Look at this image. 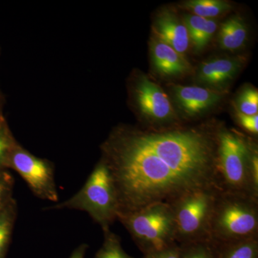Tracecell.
Wrapping results in <instances>:
<instances>
[{
  "instance_id": "5",
  "label": "cell",
  "mask_w": 258,
  "mask_h": 258,
  "mask_svg": "<svg viewBox=\"0 0 258 258\" xmlns=\"http://www.w3.org/2000/svg\"><path fill=\"white\" fill-rule=\"evenodd\" d=\"M216 168L219 189L252 196L248 165L253 143L232 131H216Z\"/></svg>"
},
{
  "instance_id": "11",
  "label": "cell",
  "mask_w": 258,
  "mask_h": 258,
  "mask_svg": "<svg viewBox=\"0 0 258 258\" xmlns=\"http://www.w3.org/2000/svg\"><path fill=\"white\" fill-rule=\"evenodd\" d=\"M153 64L159 74L165 76H181L191 72L192 68L184 55L179 53L172 47L154 39L152 42Z\"/></svg>"
},
{
  "instance_id": "8",
  "label": "cell",
  "mask_w": 258,
  "mask_h": 258,
  "mask_svg": "<svg viewBox=\"0 0 258 258\" xmlns=\"http://www.w3.org/2000/svg\"><path fill=\"white\" fill-rule=\"evenodd\" d=\"M136 98L142 114L149 120L165 122L174 118L167 94L147 77H141L136 88Z\"/></svg>"
},
{
  "instance_id": "26",
  "label": "cell",
  "mask_w": 258,
  "mask_h": 258,
  "mask_svg": "<svg viewBox=\"0 0 258 258\" xmlns=\"http://www.w3.org/2000/svg\"><path fill=\"white\" fill-rule=\"evenodd\" d=\"M4 102V96H3V93L0 91V112H2V108H3Z\"/></svg>"
},
{
  "instance_id": "2",
  "label": "cell",
  "mask_w": 258,
  "mask_h": 258,
  "mask_svg": "<svg viewBox=\"0 0 258 258\" xmlns=\"http://www.w3.org/2000/svg\"><path fill=\"white\" fill-rule=\"evenodd\" d=\"M210 237L217 244L258 238V200L243 194L219 191Z\"/></svg>"
},
{
  "instance_id": "1",
  "label": "cell",
  "mask_w": 258,
  "mask_h": 258,
  "mask_svg": "<svg viewBox=\"0 0 258 258\" xmlns=\"http://www.w3.org/2000/svg\"><path fill=\"white\" fill-rule=\"evenodd\" d=\"M101 149L114 182L118 212L169 203L195 189H220L216 132L212 129L118 127Z\"/></svg>"
},
{
  "instance_id": "13",
  "label": "cell",
  "mask_w": 258,
  "mask_h": 258,
  "mask_svg": "<svg viewBox=\"0 0 258 258\" xmlns=\"http://www.w3.org/2000/svg\"><path fill=\"white\" fill-rule=\"evenodd\" d=\"M183 22L197 52L203 50L206 47L217 30V23L212 19H205L195 15H185Z\"/></svg>"
},
{
  "instance_id": "4",
  "label": "cell",
  "mask_w": 258,
  "mask_h": 258,
  "mask_svg": "<svg viewBox=\"0 0 258 258\" xmlns=\"http://www.w3.org/2000/svg\"><path fill=\"white\" fill-rule=\"evenodd\" d=\"M117 220L144 255L176 244L174 217L168 203H154L136 211L118 212Z\"/></svg>"
},
{
  "instance_id": "20",
  "label": "cell",
  "mask_w": 258,
  "mask_h": 258,
  "mask_svg": "<svg viewBox=\"0 0 258 258\" xmlns=\"http://www.w3.org/2000/svg\"><path fill=\"white\" fill-rule=\"evenodd\" d=\"M16 142L4 115L0 112V172L8 170L5 167L7 158Z\"/></svg>"
},
{
  "instance_id": "7",
  "label": "cell",
  "mask_w": 258,
  "mask_h": 258,
  "mask_svg": "<svg viewBox=\"0 0 258 258\" xmlns=\"http://www.w3.org/2000/svg\"><path fill=\"white\" fill-rule=\"evenodd\" d=\"M5 167L16 171L37 198L58 202L55 169L50 161L35 157L16 142L8 154Z\"/></svg>"
},
{
  "instance_id": "16",
  "label": "cell",
  "mask_w": 258,
  "mask_h": 258,
  "mask_svg": "<svg viewBox=\"0 0 258 258\" xmlns=\"http://www.w3.org/2000/svg\"><path fill=\"white\" fill-rule=\"evenodd\" d=\"M217 258H258V238L217 244Z\"/></svg>"
},
{
  "instance_id": "6",
  "label": "cell",
  "mask_w": 258,
  "mask_h": 258,
  "mask_svg": "<svg viewBox=\"0 0 258 258\" xmlns=\"http://www.w3.org/2000/svg\"><path fill=\"white\" fill-rule=\"evenodd\" d=\"M220 191L215 187L195 189L168 203L174 217L176 244L210 239L212 213Z\"/></svg>"
},
{
  "instance_id": "3",
  "label": "cell",
  "mask_w": 258,
  "mask_h": 258,
  "mask_svg": "<svg viewBox=\"0 0 258 258\" xmlns=\"http://www.w3.org/2000/svg\"><path fill=\"white\" fill-rule=\"evenodd\" d=\"M50 209L86 212L102 230H109L117 220L118 203L113 178L104 161H98L79 191Z\"/></svg>"
},
{
  "instance_id": "22",
  "label": "cell",
  "mask_w": 258,
  "mask_h": 258,
  "mask_svg": "<svg viewBox=\"0 0 258 258\" xmlns=\"http://www.w3.org/2000/svg\"><path fill=\"white\" fill-rule=\"evenodd\" d=\"M15 179L8 170L0 172V212L13 199Z\"/></svg>"
},
{
  "instance_id": "17",
  "label": "cell",
  "mask_w": 258,
  "mask_h": 258,
  "mask_svg": "<svg viewBox=\"0 0 258 258\" xmlns=\"http://www.w3.org/2000/svg\"><path fill=\"white\" fill-rule=\"evenodd\" d=\"M183 6L193 15L205 19L215 18L231 9V5L222 0H190Z\"/></svg>"
},
{
  "instance_id": "19",
  "label": "cell",
  "mask_w": 258,
  "mask_h": 258,
  "mask_svg": "<svg viewBox=\"0 0 258 258\" xmlns=\"http://www.w3.org/2000/svg\"><path fill=\"white\" fill-rule=\"evenodd\" d=\"M103 232L104 240L94 258H134L125 252L118 235L110 229Z\"/></svg>"
},
{
  "instance_id": "12",
  "label": "cell",
  "mask_w": 258,
  "mask_h": 258,
  "mask_svg": "<svg viewBox=\"0 0 258 258\" xmlns=\"http://www.w3.org/2000/svg\"><path fill=\"white\" fill-rule=\"evenodd\" d=\"M242 60L239 57H225L205 61L200 64L197 78L210 86H221L235 77L242 67Z\"/></svg>"
},
{
  "instance_id": "24",
  "label": "cell",
  "mask_w": 258,
  "mask_h": 258,
  "mask_svg": "<svg viewBox=\"0 0 258 258\" xmlns=\"http://www.w3.org/2000/svg\"><path fill=\"white\" fill-rule=\"evenodd\" d=\"M143 258H180L179 245L176 244L163 250L144 254Z\"/></svg>"
},
{
  "instance_id": "25",
  "label": "cell",
  "mask_w": 258,
  "mask_h": 258,
  "mask_svg": "<svg viewBox=\"0 0 258 258\" xmlns=\"http://www.w3.org/2000/svg\"><path fill=\"white\" fill-rule=\"evenodd\" d=\"M88 249L87 244H81L73 251L69 258H85Z\"/></svg>"
},
{
  "instance_id": "18",
  "label": "cell",
  "mask_w": 258,
  "mask_h": 258,
  "mask_svg": "<svg viewBox=\"0 0 258 258\" xmlns=\"http://www.w3.org/2000/svg\"><path fill=\"white\" fill-rule=\"evenodd\" d=\"M178 245L180 258H217V244L210 239Z\"/></svg>"
},
{
  "instance_id": "15",
  "label": "cell",
  "mask_w": 258,
  "mask_h": 258,
  "mask_svg": "<svg viewBox=\"0 0 258 258\" xmlns=\"http://www.w3.org/2000/svg\"><path fill=\"white\" fill-rule=\"evenodd\" d=\"M18 212V204L14 198L0 212V258H6Z\"/></svg>"
},
{
  "instance_id": "21",
  "label": "cell",
  "mask_w": 258,
  "mask_h": 258,
  "mask_svg": "<svg viewBox=\"0 0 258 258\" xmlns=\"http://www.w3.org/2000/svg\"><path fill=\"white\" fill-rule=\"evenodd\" d=\"M239 112L247 115L257 114L258 93L257 90L247 88L238 98Z\"/></svg>"
},
{
  "instance_id": "14",
  "label": "cell",
  "mask_w": 258,
  "mask_h": 258,
  "mask_svg": "<svg viewBox=\"0 0 258 258\" xmlns=\"http://www.w3.org/2000/svg\"><path fill=\"white\" fill-rule=\"evenodd\" d=\"M247 30L243 20L239 16L228 19L222 24L218 40L222 50L233 51L243 46Z\"/></svg>"
},
{
  "instance_id": "9",
  "label": "cell",
  "mask_w": 258,
  "mask_h": 258,
  "mask_svg": "<svg viewBox=\"0 0 258 258\" xmlns=\"http://www.w3.org/2000/svg\"><path fill=\"white\" fill-rule=\"evenodd\" d=\"M154 30L157 38L174 50L184 55L189 45L187 29L183 20L170 11H163L158 16Z\"/></svg>"
},
{
  "instance_id": "23",
  "label": "cell",
  "mask_w": 258,
  "mask_h": 258,
  "mask_svg": "<svg viewBox=\"0 0 258 258\" xmlns=\"http://www.w3.org/2000/svg\"><path fill=\"white\" fill-rule=\"evenodd\" d=\"M237 118L239 124L246 132L253 135H257L258 133V115H247L238 112Z\"/></svg>"
},
{
  "instance_id": "10",
  "label": "cell",
  "mask_w": 258,
  "mask_h": 258,
  "mask_svg": "<svg viewBox=\"0 0 258 258\" xmlns=\"http://www.w3.org/2000/svg\"><path fill=\"white\" fill-rule=\"evenodd\" d=\"M173 91L180 108L189 116L205 111L222 98L218 91L198 86H174Z\"/></svg>"
}]
</instances>
